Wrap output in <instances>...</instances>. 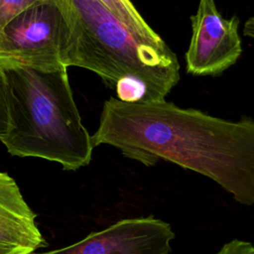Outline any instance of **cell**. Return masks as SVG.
<instances>
[{
  "mask_svg": "<svg viewBox=\"0 0 254 254\" xmlns=\"http://www.w3.org/2000/svg\"><path fill=\"white\" fill-rule=\"evenodd\" d=\"M93 148L102 144L151 167L164 160L219 185L241 204H254V119L230 121L166 99L103 103Z\"/></svg>",
  "mask_w": 254,
  "mask_h": 254,
  "instance_id": "cell-1",
  "label": "cell"
},
{
  "mask_svg": "<svg viewBox=\"0 0 254 254\" xmlns=\"http://www.w3.org/2000/svg\"><path fill=\"white\" fill-rule=\"evenodd\" d=\"M69 29L67 66L96 73L117 97L166 98L180 80V63L165 43L137 38L100 0H58Z\"/></svg>",
  "mask_w": 254,
  "mask_h": 254,
  "instance_id": "cell-2",
  "label": "cell"
},
{
  "mask_svg": "<svg viewBox=\"0 0 254 254\" xmlns=\"http://www.w3.org/2000/svg\"><path fill=\"white\" fill-rule=\"evenodd\" d=\"M5 84L9 129L0 139L12 156L57 162L64 170L87 166L91 136L73 99L67 68L44 70L0 64Z\"/></svg>",
  "mask_w": 254,
  "mask_h": 254,
  "instance_id": "cell-3",
  "label": "cell"
},
{
  "mask_svg": "<svg viewBox=\"0 0 254 254\" xmlns=\"http://www.w3.org/2000/svg\"><path fill=\"white\" fill-rule=\"evenodd\" d=\"M69 29L58 0H42L15 16L0 35V64L67 68Z\"/></svg>",
  "mask_w": 254,
  "mask_h": 254,
  "instance_id": "cell-4",
  "label": "cell"
},
{
  "mask_svg": "<svg viewBox=\"0 0 254 254\" xmlns=\"http://www.w3.org/2000/svg\"><path fill=\"white\" fill-rule=\"evenodd\" d=\"M191 38L186 52V69L195 76H216L235 64L242 55L236 15L224 18L214 0H199L190 17Z\"/></svg>",
  "mask_w": 254,
  "mask_h": 254,
  "instance_id": "cell-5",
  "label": "cell"
},
{
  "mask_svg": "<svg viewBox=\"0 0 254 254\" xmlns=\"http://www.w3.org/2000/svg\"><path fill=\"white\" fill-rule=\"evenodd\" d=\"M172 226L153 215L119 220L69 246L33 254H169Z\"/></svg>",
  "mask_w": 254,
  "mask_h": 254,
  "instance_id": "cell-6",
  "label": "cell"
},
{
  "mask_svg": "<svg viewBox=\"0 0 254 254\" xmlns=\"http://www.w3.org/2000/svg\"><path fill=\"white\" fill-rule=\"evenodd\" d=\"M45 245L36 214L17 183L0 172V254H33Z\"/></svg>",
  "mask_w": 254,
  "mask_h": 254,
  "instance_id": "cell-7",
  "label": "cell"
},
{
  "mask_svg": "<svg viewBox=\"0 0 254 254\" xmlns=\"http://www.w3.org/2000/svg\"><path fill=\"white\" fill-rule=\"evenodd\" d=\"M100 1L140 40L154 45L165 44V41L151 28L131 0Z\"/></svg>",
  "mask_w": 254,
  "mask_h": 254,
  "instance_id": "cell-8",
  "label": "cell"
},
{
  "mask_svg": "<svg viewBox=\"0 0 254 254\" xmlns=\"http://www.w3.org/2000/svg\"><path fill=\"white\" fill-rule=\"evenodd\" d=\"M39 1L42 0H0V35L15 16Z\"/></svg>",
  "mask_w": 254,
  "mask_h": 254,
  "instance_id": "cell-9",
  "label": "cell"
},
{
  "mask_svg": "<svg viewBox=\"0 0 254 254\" xmlns=\"http://www.w3.org/2000/svg\"><path fill=\"white\" fill-rule=\"evenodd\" d=\"M9 129V114L6 96L5 79L0 68V139L7 133Z\"/></svg>",
  "mask_w": 254,
  "mask_h": 254,
  "instance_id": "cell-10",
  "label": "cell"
},
{
  "mask_svg": "<svg viewBox=\"0 0 254 254\" xmlns=\"http://www.w3.org/2000/svg\"><path fill=\"white\" fill-rule=\"evenodd\" d=\"M216 254H254V246L250 242L233 239L226 243Z\"/></svg>",
  "mask_w": 254,
  "mask_h": 254,
  "instance_id": "cell-11",
  "label": "cell"
},
{
  "mask_svg": "<svg viewBox=\"0 0 254 254\" xmlns=\"http://www.w3.org/2000/svg\"><path fill=\"white\" fill-rule=\"evenodd\" d=\"M244 36L254 40V17H250L244 24L243 27Z\"/></svg>",
  "mask_w": 254,
  "mask_h": 254,
  "instance_id": "cell-12",
  "label": "cell"
}]
</instances>
